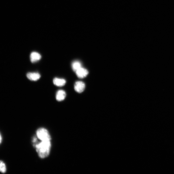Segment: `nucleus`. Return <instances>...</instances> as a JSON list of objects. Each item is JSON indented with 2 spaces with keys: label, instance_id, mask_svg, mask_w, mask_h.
Here are the masks:
<instances>
[{
  "label": "nucleus",
  "instance_id": "obj_1",
  "mask_svg": "<svg viewBox=\"0 0 174 174\" xmlns=\"http://www.w3.org/2000/svg\"><path fill=\"white\" fill-rule=\"evenodd\" d=\"M37 152L39 157L44 158L48 156L51 148L50 141H42L35 145Z\"/></svg>",
  "mask_w": 174,
  "mask_h": 174
},
{
  "label": "nucleus",
  "instance_id": "obj_10",
  "mask_svg": "<svg viewBox=\"0 0 174 174\" xmlns=\"http://www.w3.org/2000/svg\"><path fill=\"white\" fill-rule=\"evenodd\" d=\"M6 171L7 168L5 163L2 161H0V172L5 173Z\"/></svg>",
  "mask_w": 174,
  "mask_h": 174
},
{
  "label": "nucleus",
  "instance_id": "obj_7",
  "mask_svg": "<svg viewBox=\"0 0 174 174\" xmlns=\"http://www.w3.org/2000/svg\"><path fill=\"white\" fill-rule=\"evenodd\" d=\"M66 96L65 92L63 90H59L57 92L56 98L59 102L62 101L64 100Z\"/></svg>",
  "mask_w": 174,
  "mask_h": 174
},
{
  "label": "nucleus",
  "instance_id": "obj_5",
  "mask_svg": "<svg viewBox=\"0 0 174 174\" xmlns=\"http://www.w3.org/2000/svg\"><path fill=\"white\" fill-rule=\"evenodd\" d=\"M27 77L30 80L32 81H37L40 77L41 76L38 73L29 72L27 74Z\"/></svg>",
  "mask_w": 174,
  "mask_h": 174
},
{
  "label": "nucleus",
  "instance_id": "obj_8",
  "mask_svg": "<svg viewBox=\"0 0 174 174\" xmlns=\"http://www.w3.org/2000/svg\"><path fill=\"white\" fill-rule=\"evenodd\" d=\"M66 82V80L63 79L55 78L53 79L54 84L57 87L63 86L65 85Z\"/></svg>",
  "mask_w": 174,
  "mask_h": 174
},
{
  "label": "nucleus",
  "instance_id": "obj_6",
  "mask_svg": "<svg viewBox=\"0 0 174 174\" xmlns=\"http://www.w3.org/2000/svg\"><path fill=\"white\" fill-rule=\"evenodd\" d=\"M42 58V56L38 53L32 52L30 54V59L32 63H36L39 61Z\"/></svg>",
  "mask_w": 174,
  "mask_h": 174
},
{
  "label": "nucleus",
  "instance_id": "obj_2",
  "mask_svg": "<svg viewBox=\"0 0 174 174\" xmlns=\"http://www.w3.org/2000/svg\"><path fill=\"white\" fill-rule=\"evenodd\" d=\"M36 133L38 138L42 141H50L51 140L49 132L44 128H41L38 129Z\"/></svg>",
  "mask_w": 174,
  "mask_h": 174
},
{
  "label": "nucleus",
  "instance_id": "obj_4",
  "mask_svg": "<svg viewBox=\"0 0 174 174\" xmlns=\"http://www.w3.org/2000/svg\"><path fill=\"white\" fill-rule=\"evenodd\" d=\"M76 72L77 77L80 78H83L86 77L88 74V70L82 67L77 70Z\"/></svg>",
  "mask_w": 174,
  "mask_h": 174
},
{
  "label": "nucleus",
  "instance_id": "obj_9",
  "mask_svg": "<svg viewBox=\"0 0 174 174\" xmlns=\"http://www.w3.org/2000/svg\"><path fill=\"white\" fill-rule=\"evenodd\" d=\"M72 67L73 70L76 72L77 70L82 67L81 64L79 61H75L72 63Z\"/></svg>",
  "mask_w": 174,
  "mask_h": 174
},
{
  "label": "nucleus",
  "instance_id": "obj_3",
  "mask_svg": "<svg viewBox=\"0 0 174 174\" xmlns=\"http://www.w3.org/2000/svg\"><path fill=\"white\" fill-rule=\"evenodd\" d=\"M74 88L77 92L79 93H81L85 88V85L83 82H77L74 85Z\"/></svg>",
  "mask_w": 174,
  "mask_h": 174
},
{
  "label": "nucleus",
  "instance_id": "obj_11",
  "mask_svg": "<svg viewBox=\"0 0 174 174\" xmlns=\"http://www.w3.org/2000/svg\"><path fill=\"white\" fill-rule=\"evenodd\" d=\"M1 141H2V137L1 135H0V143H1Z\"/></svg>",
  "mask_w": 174,
  "mask_h": 174
}]
</instances>
